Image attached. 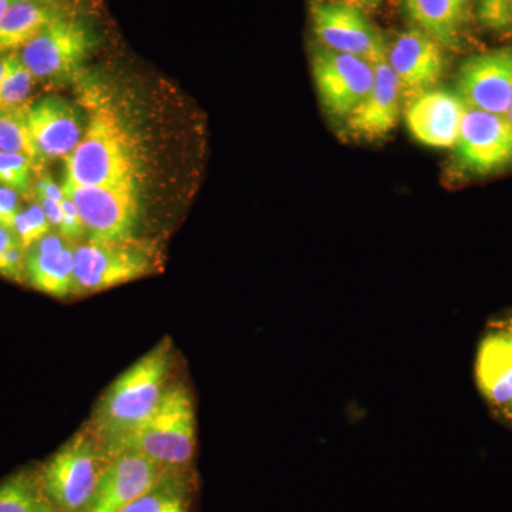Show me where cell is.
I'll return each instance as SVG.
<instances>
[{"mask_svg": "<svg viewBox=\"0 0 512 512\" xmlns=\"http://www.w3.org/2000/svg\"><path fill=\"white\" fill-rule=\"evenodd\" d=\"M188 501L183 471L167 470L150 490L128 504L123 512H188Z\"/></svg>", "mask_w": 512, "mask_h": 512, "instance_id": "21", "label": "cell"}, {"mask_svg": "<svg viewBox=\"0 0 512 512\" xmlns=\"http://www.w3.org/2000/svg\"><path fill=\"white\" fill-rule=\"evenodd\" d=\"M92 46L86 26L63 15L37 33L19 56L35 80L53 83L76 73Z\"/></svg>", "mask_w": 512, "mask_h": 512, "instance_id": "8", "label": "cell"}, {"mask_svg": "<svg viewBox=\"0 0 512 512\" xmlns=\"http://www.w3.org/2000/svg\"><path fill=\"white\" fill-rule=\"evenodd\" d=\"M404 10L421 32L440 46L456 47L466 22L468 0H403Z\"/></svg>", "mask_w": 512, "mask_h": 512, "instance_id": "20", "label": "cell"}, {"mask_svg": "<svg viewBox=\"0 0 512 512\" xmlns=\"http://www.w3.org/2000/svg\"><path fill=\"white\" fill-rule=\"evenodd\" d=\"M33 83H35V77L26 69L20 56L16 55L12 69L0 84V107L26 104V99L32 92Z\"/></svg>", "mask_w": 512, "mask_h": 512, "instance_id": "25", "label": "cell"}, {"mask_svg": "<svg viewBox=\"0 0 512 512\" xmlns=\"http://www.w3.org/2000/svg\"><path fill=\"white\" fill-rule=\"evenodd\" d=\"M28 124L40 168L72 154L83 137L79 113L59 96L43 97L29 106Z\"/></svg>", "mask_w": 512, "mask_h": 512, "instance_id": "13", "label": "cell"}, {"mask_svg": "<svg viewBox=\"0 0 512 512\" xmlns=\"http://www.w3.org/2000/svg\"><path fill=\"white\" fill-rule=\"evenodd\" d=\"M312 28L323 47L376 64L386 59L387 45L362 10L340 2L312 6Z\"/></svg>", "mask_w": 512, "mask_h": 512, "instance_id": "10", "label": "cell"}, {"mask_svg": "<svg viewBox=\"0 0 512 512\" xmlns=\"http://www.w3.org/2000/svg\"><path fill=\"white\" fill-rule=\"evenodd\" d=\"M18 245L22 244H20L15 231L0 224V276L6 274V258H8L10 249L18 247Z\"/></svg>", "mask_w": 512, "mask_h": 512, "instance_id": "31", "label": "cell"}, {"mask_svg": "<svg viewBox=\"0 0 512 512\" xmlns=\"http://www.w3.org/2000/svg\"><path fill=\"white\" fill-rule=\"evenodd\" d=\"M12 229L18 235L22 247L29 249L37 241L50 234L52 225L47 220L43 208L35 202V204L29 205L25 210L19 211L15 222H13Z\"/></svg>", "mask_w": 512, "mask_h": 512, "instance_id": "26", "label": "cell"}, {"mask_svg": "<svg viewBox=\"0 0 512 512\" xmlns=\"http://www.w3.org/2000/svg\"><path fill=\"white\" fill-rule=\"evenodd\" d=\"M0 512H62L47 497L42 485L20 473L0 484Z\"/></svg>", "mask_w": 512, "mask_h": 512, "instance_id": "22", "label": "cell"}, {"mask_svg": "<svg viewBox=\"0 0 512 512\" xmlns=\"http://www.w3.org/2000/svg\"><path fill=\"white\" fill-rule=\"evenodd\" d=\"M474 382L491 419L512 430V308L485 322L474 357Z\"/></svg>", "mask_w": 512, "mask_h": 512, "instance_id": "5", "label": "cell"}, {"mask_svg": "<svg viewBox=\"0 0 512 512\" xmlns=\"http://www.w3.org/2000/svg\"><path fill=\"white\" fill-rule=\"evenodd\" d=\"M19 211L18 192L0 185V224L12 228Z\"/></svg>", "mask_w": 512, "mask_h": 512, "instance_id": "29", "label": "cell"}, {"mask_svg": "<svg viewBox=\"0 0 512 512\" xmlns=\"http://www.w3.org/2000/svg\"><path fill=\"white\" fill-rule=\"evenodd\" d=\"M64 13L53 0H15L0 18V53H15Z\"/></svg>", "mask_w": 512, "mask_h": 512, "instance_id": "19", "label": "cell"}, {"mask_svg": "<svg viewBox=\"0 0 512 512\" xmlns=\"http://www.w3.org/2000/svg\"><path fill=\"white\" fill-rule=\"evenodd\" d=\"M13 2H15V0H0V18L5 15L6 10L10 8Z\"/></svg>", "mask_w": 512, "mask_h": 512, "instance_id": "35", "label": "cell"}, {"mask_svg": "<svg viewBox=\"0 0 512 512\" xmlns=\"http://www.w3.org/2000/svg\"><path fill=\"white\" fill-rule=\"evenodd\" d=\"M312 73L322 106L339 120L348 119L375 82L372 63L326 47L313 53Z\"/></svg>", "mask_w": 512, "mask_h": 512, "instance_id": "9", "label": "cell"}, {"mask_svg": "<svg viewBox=\"0 0 512 512\" xmlns=\"http://www.w3.org/2000/svg\"><path fill=\"white\" fill-rule=\"evenodd\" d=\"M35 197L37 204L45 211L52 228H56L59 232L63 222L62 201L53 200V198L45 197V195H35Z\"/></svg>", "mask_w": 512, "mask_h": 512, "instance_id": "30", "label": "cell"}, {"mask_svg": "<svg viewBox=\"0 0 512 512\" xmlns=\"http://www.w3.org/2000/svg\"><path fill=\"white\" fill-rule=\"evenodd\" d=\"M375 66V82L365 100L346 119L350 136L360 140L375 141L387 137L399 123L404 94L402 83L397 79L387 59Z\"/></svg>", "mask_w": 512, "mask_h": 512, "instance_id": "16", "label": "cell"}, {"mask_svg": "<svg viewBox=\"0 0 512 512\" xmlns=\"http://www.w3.org/2000/svg\"><path fill=\"white\" fill-rule=\"evenodd\" d=\"M458 163L468 173L493 174L512 164V124L505 116L467 106L456 144Z\"/></svg>", "mask_w": 512, "mask_h": 512, "instance_id": "11", "label": "cell"}, {"mask_svg": "<svg viewBox=\"0 0 512 512\" xmlns=\"http://www.w3.org/2000/svg\"><path fill=\"white\" fill-rule=\"evenodd\" d=\"M466 103L458 93L427 90L414 96L404 110L410 134L423 146L456 147Z\"/></svg>", "mask_w": 512, "mask_h": 512, "instance_id": "15", "label": "cell"}, {"mask_svg": "<svg viewBox=\"0 0 512 512\" xmlns=\"http://www.w3.org/2000/svg\"><path fill=\"white\" fill-rule=\"evenodd\" d=\"M62 210L63 222L62 227L59 229V234L72 242L83 238L84 235H86V228H84L82 218H80L79 212H77L73 202L67 197H64L62 201Z\"/></svg>", "mask_w": 512, "mask_h": 512, "instance_id": "28", "label": "cell"}, {"mask_svg": "<svg viewBox=\"0 0 512 512\" xmlns=\"http://www.w3.org/2000/svg\"><path fill=\"white\" fill-rule=\"evenodd\" d=\"M16 53H9V55L0 57V84L6 79L12 64L15 62Z\"/></svg>", "mask_w": 512, "mask_h": 512, "instance_id": "34", "label": "cell"}, {"mask_svg": "<svg viewBox=\"0 0 512 512\" xmlns=\"http://www.w3.org/2000/svg\"><path fill=\"white\" fill-rule=\"evenodd\" d=\"M109 463L103 441L93 430L77 433L46 464L43 490L60 511L84 512Z\"/></svg>", "mask_w": 512, "mask_h": 512, "instance_id": "4", "label": "cell"}, {"mask_svg": "<svg viewBox=\"0 0 512 512\" xmlns=\"http://www.w3.org/2000/svg\"><path fill=\"white\" fill-rule=\"evenodd\" d=\"M35 164L23 154L0 151V185L18 194H29L32 190V171Z\"/></svg>", "mask_w": 512, "mask_h": 512, "instance_id": "24", "label": "cell"}, {"mask_svg": "<svg viewBox=\"0 0 512 512\" xmlns=\"http://www.w3.org/2000/svg\"><path fill=\"white\" fill-rule=\"evenodd\" d=\"M62 188L79 212L89 241L133 239L140 217L137 183L79 185L64 180Z\"/></svg>", "mask_w": 512, "mask_h": 512, "instance_id": "6", "label": "cell"}, {"mask_svg": "<svg viewBox=\"0 0 512 512\" xmlns=\"http://www.w3.org/2000/svg\"><path fill=\"white\" fill-rule=\"evenodd\" d=\"M507 117L508 120H510V123L512 124V100H511V104H510V109H508V113H507Z\"/></svg>", "mask_w": 512, "mask_h": 512, "instance_id": "36", "label": "cell"}, {"mask_svg": "<svg viewBox=\"0 0 512 512\" xmlns=\"http://www.w3.org/2000/svg\"><path fill=\"white\" fill-rule=\"evenodd\" d=\"M35 195H45V197L53 198L56 201H63L64 197H66L63 188L59 187L53 181V178L47 174L40 175L39 180H37Z\"/></svg>", "mask_w": 512, "mask_h": 512, "instance_id": "32", "label": "cell"}, {"mask_svg": "<svg viewBox=\"0 0 512 512\" xmlns=\"http://www.w3.org/2000/svg\"><path fill=\"white\" fill-rule=\"evenodd\" d=\"M28 110L29 104L0 107V151L23 154L30 158L35 168H40L30 138Z\"/></svg>", "mask_w": 512, "mask_h": 512, "instance_id": "23", "label": "cell"}, {"mask_svg": "<svg viewBox=\"0 0 512 512\" xmlns=\"http://www.w3.org/2000/svg\"><path fill=\"white\" fill-rule=\"evenodd\" d=\"M386 59L402 83L406 97L430 90L444 70L441 46L419 29L400 33L387 46Z\"/></svg>", "mask_w": 512, "mask_h": 512, "instance_id": "17", "label": "cell"}, {"mask_svg": "<svg viewBox=\"0 0 512 512\" xmlns=\"http://www.w3.org/2000/svg\"><path fill=\"white\" fill-rule=\"evenodd\" d=\"M457 93L473 109L507 116L512 100V50L470 57L458 72Z\"/></svg>", "mask_w": 512, "mask_h": 512, "instance_id": "12", "label": "cell"}, {"mask_svg": "<svg viewBox=\"0 0 512 512\" xmlns=\"http://www.w3.org/2000/svg\"><path fill=\"white\" fill-rule=\"evenodd\" d=\"M64 180L79 185L137 183L136 141L113 110L94 111L79 146L66 158Z\"/></svg>", "mask_w": 512, "mask_h": 512, "instance_id": "3", "label": "cell"}, {"mask_svg": "<svg viewBox=\"0 0 512 512\" xmlns=\"http://www.w3.org/2000/svg\"><path fill=\"white\" fill-rule=\"evenodd\" d=\"M147 249L133 239L120 242L89 241L74 248L73 292L83 296L128 284L150 274Z\"/></svg>", "mask_w": 512, "mask_h": 512, "instance_id": "7", "label": "cell"}, {"mask_svg": "<svg viewBox=\"0 0 512 512\" xmlns=\"http://www.w3.org/2000/svg\"><path fill=\"white\" fill-rule=\"evenodd\" d=\"M165 468L143 454L126 451L110 458L92 503L84 512H123L164 476Z\"/></svg>", "mask_w": 512, "mask_h": 512, "instance_id": "14", "label": "cell"}, {"mask_svg": "<svg viewBox=\"0 0 512 512\" xmlns=\"http://www.w3.org/2000/svg\"><path fill=\"white\" fill-rule=\"evenodd\" d=\"M171 366L173 343L164 339L114 380L94 414L93 431L103 444L136 429L156 410Z\"/></svg>", "mask_w": 512, "mask_h": 512, "instance_id": "1", "label": "cell"}, {"mask_svg": "<svg viewBox=\"0 0 512 512\" xmlns=\"http://www.w3.org/2000/svg\"><path fill=\"white\" fill-rule=\"evenodd\" d=\"M335 2L345 3V5L353 6V8L365 10L377 8L382 0H335Z\"/></svg>", "mask_w": 512, "mask_h": 512, "instance_id": "33", "label": "cell"}, {"mask_svg": "<svg viewBox=\"0 0 512 512\" xmlns=\"http://www.w3.org/2000/svg\"><path fill=\"white\" fill-rule=\"evenodd\" d=\"M74 248V242L52 232L37 241L26 249V282L53 298L72 295Z\"/></svg>", "mask_w": 512, "mask_h": 512, "instance_id": "18", "label": "cell"}, {"mask_svg": "<svg viewBox=\"0 0 512 512\" xmlns=\"http://www.w3.org/2000/svg\"><path fill=\"white\" fill-rule=\"evenodd\" d=\"M478 15L487 28L508 29L512 25V0H480Z\"/></svg>", "mask_w": 512, "mask_h": 512, "instance_id": "27", "label": "cell"}, {"mask_svg": "<svg viewBox=\"0 0 512 512\" xmlns=\"http://www.w3.org/2000/svg\"><path fill=\"white\" fill-rule=\"evenodd\" d=\"M107 456L126 451L143 454L165 470L183 471L195 450V409L181 384L168 386L156 410L136 429L104 443Z\"/></svg>", "mask_w": 512, "mask_h": 512, "instance_id": "2", "label": "cell"}]
</instances>
